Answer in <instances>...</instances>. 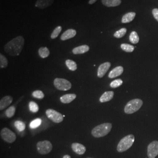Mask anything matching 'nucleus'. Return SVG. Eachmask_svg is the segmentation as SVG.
Instances as JSON below:
<instances>
[{"label":"nucleus","mask_w":158,"mask_h":158,"mask_svg":"<svg viewBox=\"0 0 158 158\" xmlns=\"http://www.w3.org/2000/svg\"><path fill=\"white\" fill-rule=\"evenodd\" d=\"M25 40L22 36H18L8 42L4 46V51L12 56H18L23 50Z\"/></svg>","instance_id":"obj_1"},{"label":"nucleus","mask_w":158,"mask_h":158,"mask_svg":"<svg viewBox=\"0 0 158 158\" xmlns=\"http://www.w3.org/2000/svg\"><path fill=\"white\" fill-rule=\"evenodd\" d=\"M112 124L111 123H104L96 126L91 131V134L95 138H101L107 135L111 131Z\"/></svg>","instance_id":"obj_2"},{"label":"nucleus","mask_w":158,"mask_h":158,"mask_svg":"<svg viewBox=\"0 0 158 158\" xmlns=\"http://www.w3.org/2000/svg\"><path fill=\"white\" fill-rule=\"evenodd\" d=\"M135 141V137L133 135H128L124 137L117 145V151L118 152H124L129 149L132 146Z\"/></svg>","instance_id":"obj_3"},{"label":"nucleus","mask_w":158,"mask_h":158,"mask_svg":"<svg viewBox=\"0 0 158 158\" xmlns=\"http://www.w3.org/2000/svg\"><path fill=\"white\" fill-rule=\"evenodd\" d=\"M143 104V102L141 99L135 98L128 102L124 108L125 113L131 114L138 111Z\"/></svg>","instance_id":"obj_4"},{"label":"nucleus","mask_w":158,"mask_h":158,"mask_svg":"<svg viewBox=\"0 0 158 158\" xmlns=\"http://www.w3.org/2000/svg\"><path fill=\"white\" fill-rule=\"evenodd\" d=\"M53 84L55 87L59 90H69L72 87L71 83L64 79L56 78L54 80Z\"/></svg>","instance_id":"obj_5"},{"label":"nucleus","mask_w":158,"mask_h":158,"mask_svg":"<svg viewBox=\"0 0 158 158\" xmlns=\"http://www.w3.org/2000/svg\"><path fill=\"white\" fill-rule=\"evenodd\" d=\"M47 117L55 123H60L63 121V115L53 109H48L46 111Z\"/></svg>","instance_id":"obj_6"},{"label":"nucleus","mask_w":158,"mask_h":158,"mask_svg":"<svg viewBox=\"0 0 158 158\" xmlns=\"http://www.w3.org/2000/svg\"><path fill=\"white\" fill-rule=\"evenodd\" d=\"M52 147L51 142L49 141L38 142L36 144L37 150L41 155H46L51 152Z\"/></svg>","instance_id":"obj_7"},{"label":"nucleus","mask_w":158,"mask_h":158,"mask_svg":"<svg viewBox=\"0 0 158 158\" xmlns=\"http://www.w3.org/2000/svg\"><path fill=\"white\" fill-rule=\"evenodd\" d=\"M0 134L1 138L8 143H13L17 139L15 134L7 128H4L1 130Z\"/></svg>","instance_id":"obj_8"},{"label":"nucleus","mask_w":158,"mask_h":158,"mask_svg":"<svg viewBox=\"0 0 158 158\" xmlns=\"http://www.w3.org/2000/svg\"><path fill=\"white\" fill-rule=\"evenodd\" d=\"M158 155V141H154L148 146V156L149 158H155Z\"/></svg>","instance_id":"obj_9"},{"label":"nucleus","mask_w":158,"mask_h":158,"mask_svg":"<svg viewBox=\"0 0 158 158\" xmlns=\"http://www.w3.org/2000/svg\"><path fill=\"white\" fill-rule=\"evenodd\" d=\"M111 67V63L105 62L100 65L97 71V76L99 78H102L107 72L108 70Z\"/></svg>","instance_id":"obj_10"},{"label":"nucleus","mask_w":158,"mask_h":158,"mask_svg":"<svg viewBox=\"0 0 158 158\" xmlns=\"http://www.w3.org/2000/svg\"><path fill=\"white\" fill-rule=\"evenodd\" d=\"M54 2V0H37L35 3V6L40 9H45L52 6Z\"/></svg>","instance_id":"obj_11"},{"label":"nucleus","mask_w":158,"mask_h":158,"mask_svg":"<svg viewBox=\"0 0 158 158\" xmlns=\"http://www.w3.org/2000/svg\"><path fill=\"white\" fill-rule=\"evenodd\" d=\"M13 98L11 96H6L1 99L0 101V110H3L8 107L12 102Z\"/></svg>","instance_id":"obj_12"},{"label":"nucleus","mask_w":158,"mask_h":158,"mask_svg":"<svg viewBox=\"0 0 158 158\" xmlns=\"http://www.w3.org/2000/svg\"><path fill=\"white\" fill-rule=\"evenodd\" d=\"M76 31L73 29H69L61 35L60 39L62 40H66L74 38L76 35Z\"/></svg>","instance_id":"obj_13"},{"label":"nucleus","mask_w":158,"mask_h":158,"mask_svg":"<svg viewBox=\"0 0 158 158\" xmlns=\"http://www.w3.org/2000/svg\"><path fill=\"white\" fill-rule=\"evenodd\" d=\"M72 148L74 152L78 155H83L86 151L85 147L83 145L79 143H72Z\"/></svg>","instance_id":"obj_14"},{"label":"nucleus","mask_w":158,"mask_h":158,"mask_svg":"<svg viewBox=\"0 0 158 158\" xmlns=\"http://www.w3.org/2000/svg\"><path fill=\"white\" fill-rule=\"evenodd\" d=\"M124 72V68L123 66H117L116 68L113 69V70L110 72L108 74V77L110 79H114L117 77L121 75Z\"/></svg>","instance_id":"obj_15"},{"label":"nucleus","mask_w":158,"mask_h":158,"mask_svg":"<svg viewBox=\"0 0 158 158\" xmlns=\"http://www.w3.org/2000/svg\"><path fill=\"white\" fill-rule=\"evenodd\" d=\"M90 49V47L87 45L79 46L77 47L74 48L73 49V53L74 55H80V54H83L86 52H87Z\"/></svg>","instance_id":"obj_16"},{"label":"nucleus","mask_w":158,"mask_h":158,"mask_svg":"<svg viewBox=\"0 0 158 158\" xmlns=\"http://www.w3.org/2000/svg\"><path fill=\"white\" fill-rule=\"evenodd\" d=\"M114 93L113 91H106L101 96L100 98V102H109L113 99Z\"/></svg>","instance_id":"obj_17"},{"label":"nucleus","mask_w":158,"mask_h":158,"mask_svg":"<svg viewBox=\"0 0 158 158\" xmlns=\"http://www.w3.org/2000/svg\"><path fill=\"white\" fill-rule=\"evenodd\" d=\"M76 98V95L75 94H67L62 96L60 98V102L63 104H69L73 102Z\"/></svg>","instance_id":"obj_18"},{"label":"nucleus","mask_w":158,"mask_h":158,"mask_svg":"<svg viewBox=\"0 0 158 158\" xmlns=\"http://www.w3.org/2000/svg\"><path fill=\"white\" fill-rule=\"evenodd\" d=\"M102 4L107 7H114L121 4V0H102Z\"/></svg>","instance_id":"obj_19"},{"label":"nucleus","mask_w":158,"mask_h":158,"mask_svg":"<svg viewBox=\"0 0 158 158\" xmlns=\"http://www.w3.org/2000/svg\"><path fill=\"white\" fill-rule=\"evenodd\" d=\"M136 13L134 12H130L125 14L124 15L122 18L121 22L124 23H127L131 22L134 20V19L135 17Z\"/></svg>","instance_id":"obj_20"},{"label":"nucleus","mask_w":158,"mask_h":158,"mask_svg":"<svg viewBox=\"0 0 158 158\" xmlns=\"http://www.w3.org/2000/svg\"><path fill=\"white\" fill-rule=\"evenodd\" d=\"M38 53H39V55L40 57L43 59L48 57L50 55V51L46 47L40 48V49L38 51Z\"/></svg>","instance_id":"obj_21"},{"label":"nucleus","mask_w":158,"mask_h":158,"mask_svg":"<svg viewBox=\"0 0 158 158\" xmlns=\"http://www.w3.org/2000/svg\"><path fill=\"white\" fill-rule=\"evenodd\" d=\"M66 65L68 69L71 71H75L77 69V66L76 63L72 60L68 59L66 60Z\"/></svg>","instance_id":"obj_22"},{"label":"nucleus","mask_w":158,"mask_h":158,"mask_svg":"<svg viewBox=\"0 0 158 158\" xmlns=\"http://www.w3.org/2000/svg\"><path fill=\"white\" fill-rule=\"evenodd\" d=\"M130 42L133 44H136L139 42V38L135 31H132L130 35Z\"/></svg>","instance_id":"obj_23"},{"label":"nucleus","mask_w":158,"mask_h":158,"mask_svg":"<svg viewBox=\"0 0 158 158\" xmlns=\"http://www.w3.org/2000/svg\"><path fill=\"white\" fill-rule=\"evenodd\" d=\"M127 33V29L125 28H123L120 29L117 32H115L114 34V36L117 38H123Z\"/></svg>","instance_id":"obj_24"},{"label":"nucleus","mask_w":158,"mask_h":158,"mask_svg":"<svg viewBox=\"0 0 158 158\" xmlns=\"http://www.w3.org/2000/svg\"><path fill=\"white\" fill-rule=\"evenodd\" d=\"M29 107L30 111L33 113H37L39 111L38 105L34 102H30L29 104Z\"/></svg>","instance_id":"obj_25"},{"label":"nucleus","mask_w":158,"mask_h":158,"mask_svg":"<svg viewBox=\"0 0 158 158\" xmlns=\"http://www.w3.org/2000/svg\"><path fill=\"white\" fill-rule=\"evenodd\" d=\"M121 48L126 52H132L134 51V46L127 44H123L121 45Z\"/></svg>","instance_id":"obj_26"},{"label":"nucleus","mask_w":158,"mask_h":158,"mask_svg":"<svg viewBox=\"0 0 158 158\" xmlns=\"http://www.w3.org/2000/svg\"><path fill=\"white\" fill-rule=\"evenodd\" d=\"M62 29V28L61 26L57 27L56 28L53 30V32L51 34V39H52V40L56 39L57 37L59 36V35L60 34V33L61 32Z\"/></svg>","instance_id":"obj_27"},{"label":"nucleus","mask_w":158,"mask_h":158,"mask_svg":"<svg viewBox=\"0 0 158 158\" xmlns=\"http://www.w3.org/2000/svg\"><path fill=\"white\" fill-rule=\"evenodd\" d=\"M42 123V119L40 118H36L33 120L29 124V127L32 129H35L40 127Z\"/></svg>","instance_id":"obj_28"},{"label":"nucleus","mask_w":158,"mask_h":158,"mask_svg":"<svg viewBox=\"0 0 158 158\" xmlns=\"http://www.w3.org/2000/svg\"><path fill=\"white\" fill-rule=\"evenodd\" d=\"M16 108L14 106H11L6 111V115L8 118H11L15 113Z\"/></svg>","instance_id":"obj_29"},{"label":"nucleus","mask_w":158,"mask_h":158,"mask_svg":"<svg viewBox=\"0 0 158 158\" xmlns=\"http://www.w3.org/2000/svg\"><path fill=\"white\" fill-rule=\"evenodd\" d=\"M8 66V60L3 55L0 54V68H6Z\"/></svg>","instance_id":"obj_30"},{"label":"nucleus","mask_w":158,"mask_h":158,"mask_svg":"<svg viewBox=\"0 0 158 158\" xmlns=\"http://www.w3.org/2000/svg\"><path fill=\"white\" fill-rule=\"evenodd\" d=\"M15 127H16L17 130L20 132H22L25 129V124L21 121H17L15 123Z\"/></svg>","instance_id":"obj_31"},{"label":"nucleus","mask_w":158,"mask_h":158,"mask_svg":"<svg viewBox=\"0 0 158 158\" xmlns=\"http://www.w3.org/2000/svg\"><path fill=\"white\" fill-rule=\"evenodd\" d=\"M123 81L121 79H117L114 80L110 83V87L114 89L117 88L123 85Z\"/></svg>","instance_id":"obj_32"},{"label":"nucleus","mask_w":158,"mask_h":158,"mask_svg":"<svg viewBox=\"0 0 158 158\" xmlns=\"http://www.w3.org/2000/svg\"><path fill=\"white\" fill-rule=\"evenodd\" d=\"M32 96L38 99H43L45 97L44 93L40 90L34 91L32 93Z\"/></svg>","instance_id":"obj_33"},{"label":"nucleus","mask_w":158,"mask_h":158,"mask_svg":"<svg viewBox=\"0 0 158 158\" xmlns=\"http://www.w3.org/2000/svg\"><path fill=\"white\" fill-rule=\"evenodd\" d=\"M153 15L155 19L158 21V8H155L152 10Z\"/></svg>","instance_id":"obj_34"},{"label":"nucleus","mask_w":158,"mask_h":158,"mask_svg":"<svg viewBox=\"0 0 158 158\" xmlns=\"http://www.w3.org/2000/svg\"><path fill=\"white\" fill-rule=\"evenodd\" d=\"M97 1H98V0H89V4L90 5H92V4H94Z\"/></svg>","instance_id":"obj_35"},{"label":"nucleus","mask_w":158,"mask_h":158,"mask_svg":"<svg viewBox=\"0 0 158 158\" xmlns=\"http://www.w3.org/2000/svg\"><path fill=\"white\" fill-rule=\"evenodd\" d=\"M63 158H71V157H70V155H64V156H63Z\"/></svg>","instance_id":"obj_36"}]
</instances>
